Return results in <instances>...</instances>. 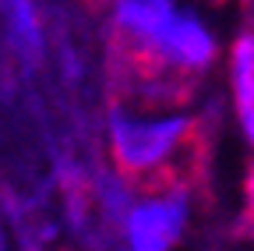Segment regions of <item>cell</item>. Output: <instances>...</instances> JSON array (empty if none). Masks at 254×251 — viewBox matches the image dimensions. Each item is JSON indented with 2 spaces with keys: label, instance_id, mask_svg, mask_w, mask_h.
Listing matches in <instances>:
<instances>
[{
  "label": "cell",
  "instance_id": "6da1fadb",
  "mask_svg": "<svg viewBox=\"0 0 254 251\" xmlns=\"http://www.w3.org/2000/svg\"><path fill=\"white\" fill-rule=\"evenodd\" d=\"M110 167L138 184L184 177L201 149V117L184 103L120 96L106 113Z\"/></svg>",
  "mask_w": 254,
  "mask_h": 251
},
{
  "label": "cell",
  "instance_id": "7a4b0ae2",
  "mask_svg": "<svg viewBox=\"0 0 254 251\" xmlns=\"http://www.w3.org/2000/svg\"><path fill=\"white\" fill-rule=\"evenodd\" d=\"M190 216H194L190 173L138 184V195L117 223L120 251H177L190 227Z\"/></svg>",
  "mask_w": 254,
  "mask_h": 251
},
{
  "label": "cell",
  "instance_id": "3957f363",
  "mask_svg": "<svg viewBox=\"0 0 254 251\" xmlns=\"http://www.w3.org/2000/svg\"><path fill=\"white\" fill-rule=\"evenodd\" d=\"M219 60H226V50L219 43L215 25L194 4H184V11L173 18V25L145 53L124 60V64L138 68V71H152V75H170L180 82H198Z\"/></svg>",
  "mask_w": 254,
  "mask_h": 251
},
{
  "label": "cell",
  "instance_id": "277c9868",
  "mask_svg": "<svg viewBox=\"0 0 254 251\" xmlns=\"http://www.w3.org/2000/svg\"><path fill=\"white\" fill-rule=\"evenodd\" d=\"M187 0H110V36L120 60L145 53L159 36L173 25Z\"/></svg>",
  "mask_w": 254,
  "mask_h": 251
},
{
  "label": "cell",
  "instance_id": "5b68a950",
  "mask_svg": "<svg viewBox=\"0 0 254 251\" xmlns=\"http://www.w3.org/2000/svg\"><path fill=\"white\" fill-rule=\"evenodd\" d=\"M226 88L230 110L244 145L254 152V28H240L226 46Z\"/></svg>",
  "mask_w": 254,
  "mask_h": 251
},
{
  "label": "cell",
  "instance_id": "8992f818",
  "mask_svg": "<svg viewBox=\"0 0 254 251\" xmlns=\"http://www.w3.org/2000/svg\"><path fill=\"white\" fill-rule=\"evenodd\" d=\"M4 4L11 21V43L25 64L36 68L46 57V36H43V18L36 11V0H4Z\"/></svg>",
  "mask_w": 254,
  "mask_h": 251
},
{
  "label": "cell",
  "instance_id": "52a82bcc",
  "mask_svg": "<svg viewBox=\"0 0 254 251\" xmlns=\"http://www.w3.org/2000/svg\"><path fill=\"white\" fill-rule=\"evenodd\" d=\"M244 212H247V219H254V160L247 163V170H244Z\"/></svg>",
  "mask_w": 254,
  "mask_h": 251
}]
</instances>
